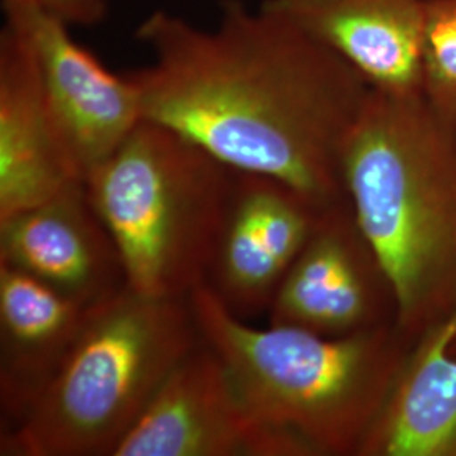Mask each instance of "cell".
I'll return each mask as SVG.
<instances>
[{"mask_svg": "<svg viewBox=\"0 0 456 456\" xmlns=\"http://www.w3.org/2000/svg\"><path fill=\"white\" fill-rule=\"evenodd\" d=\"M137 39L152 53L129 71L142 118L235 171L288 184L318 210L346 200L343 149L370 86L338 54L244 0H222L210 29L154 11Z\"/></svg>", "mask_w": 456, "mask_h": 456, "instance_id": "obj_1", "label": "cell"}, {"mask_svg": "<svg viewBox=\"0 0 456 456\" xmlns=\"http://www.w3.org/2000/svg\"><path fill=\"white\" fill-rule=\"evenodd\" d=\"M343 190L414 342L456 308V124L418 95L369 92L342 156Z\"/></svg>", "mask_w": 456, "mask_h": 456, "instance_id": "obj_2", "label": "cell"}, {"mask_svg": "<svg viewBox=\"0 0 456 456\" xmlns=\"http://www.w3.org/2000/svg\"><path fill=\"white\" fill-rule=\"evenodd\" d=\"M196 325L245 403L306 456H357L408 355L395 323L343 337L294 326L254 328L203 284Z\"/></svg>", "mask_w": 456, "mask_h": 456, "instance_id": "obj_3", "label": "cell"}, {"mask_svg": "<svg viewBox=\"0 0 456 456\" xmlns=\"http://www.w3.org/2000/svg\"><path fill=\"white\" fill-rule=\"evenodd\" d=\"M200 342L190 297H154L126 286L94 308L46 389L2 429L0 455L114 456Z\"/></svg>", "mask_w": 456, "mask_h": 456, "instance_id": "obj_4", "label": "cell"}, {"mask_svg": "<svg viewBox=\"0 0 456 456\" xmlns=\"http://www.w3.org/2000/svg\"><path fill=\"white\" fill-rule=\"evenodd\" d=\"M233 183L235 169L142 118L83 184L127 286L154 297H190L207 284Z\"/></svg>", "mask_w": 456, "mask_h": 456, "instance_id": "obj_5", "label": "cell"}, {"mask_svg": "<svg viewBox=\"0 0 456 456\" xmlns=\"http://www.w3.org/2000/svg\"><path fill=\"white\" fill-rule=\"evenodd\" d=\"M4 11L33 54L69 171L85 183L142 120L139 90L129 73L117 75L78 45L65 22L12 2Z\"/></svg>", "mask_w": 456, "mask_h": 456, "instance_id": "obj_6", "label": "cell"}, {"mask_svg": "<svg viewBox=\"0 0 456 456\" xmlns=\"http://www.w3.org/2000/svg\"><path fill=\"white\" fill-rule=\"evenodd\" d=\"M114 456H306L245 403L227 365L201 342L164 380Z\"/></svg>", "mask_w": 456, "mask_h": 456, "instance_id": "obj_7", "label": "cell"}, {"mask_svg": "<svg viewBox=\"0 0 456 456\" xmlns=\"http://www.w3.org/2000/svg\"><path fill=\"white\" fill-rule=\"evenodd\" d=\"M267 313L269 325L328 337L395 323L391 284L346 200L322 212Z\"/></svg>", "mask_w": 456, "mask_h": 456, "instance_id": "obj_8", "label": "cell"}, {"mask_svg": "<svg viewBox=\"0 0 456 456\" xmlns=\"http://www.w3.org/2000/svg\"><path fill=\"white\" fill-rule=\"evenodd\" d=\"M0 262L98 306L127 286L120 254L83 183L0 220Z\"/></svg>", "mask_w": 456, "mask_h": 456, "instance_id": "obj_9", "label": "cell"}, {"mask_svg": "<svg viewBox=\"0 0 456 456\" xmlns=\"http://www.w3.org/2000/svg\"><path fill=\"white\" fill-rule=\"evenodd\" d=\"M331 49L372 90L423 94L426 0H262Z\"/></svg>", "mask_w": 456, "mask_h": 456, "instance_id": "obj_10", "label": "cell"}, {"mask_svg": "<svg viewBox=\"0 0 456 456\" xmlns=\"http://www.w3.org/2000/svg\"><path fill=\"white\" fill-rule=\"evenodd\" d=\"M94 308L0 262L2 429L16 423L46 389Z\"/></svg>", "mask_w": 456, "mask_h": 456, "instance_id": "obj_11", "label": "cell"}, {"mask_svg": "<svg viewBox=\"0 0 456 456\" xmlns=\"http://www.w3.org/2000/svg\"><path fill=\"white\" fill-rule=\"evenodd\" d=\"M80 183L69 171L26 41L0 31V220Z\"/></svg>", "mask_w": 456, "mask_h": 456, "instance_id": "obj_12", "label": "cell"}, {"mask_svg": "<svg viewBox=\"0 0 456 456\" xmlns=\"http://www.w3.org/2000/svg\"><path fill=\"white\" fill-rule=\"evenodd\" d=\"M357 456H456V308L411 343Z\"/></svg>", "mask_w": 456, "mask_h": 456, "instance_id": "obj_13", "label": "cell"}, {"mask_svg": "<svg viewBox=\"0 0 456 456\" xmlns=\"http://www.w3.org/2000/svg\"><path fill=\"white\" fill-rule=\"evenodd\" d=\"M286 269L265 244L252 203L235 171L227 218L220 232L207 286L235 316L269 311Z\"/></svg>", "mask_w": 456, "mask_h": 456, "instance_id": "obj_14", "label": "cell"}, {"mask_svg": "<svg viewBox=\"0 0 456 456\" xmlns=\"http://www.w3.org/2000/svg\"><path fill=\"white\" fill-rule=\"evenodd\" d=\"M423 95L456 124V0H426Z\"/></svg>", "mask_w": 456, "mask_h": 456, "instance_id": "obj_15", "label": "cell"}, {"mask_svg": "<svg viewBox=\"0 0 456 456\" xmlns=\"http://www.w3.org/2000/svg\"><path fill=\"white\" fill-rule=\"evenodd\" d=\"M34 7L69 28L97 26L109 14V0H4Z\"/></svg>", "mask_w": 456, "mask_h": 456, "instance_id": "obj_16", "label": "cell"}]
</instances>
